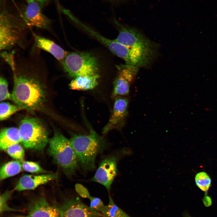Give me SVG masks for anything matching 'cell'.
I'll return each instance as SVG.
<instances>
[{
  "instance_id": "cell-1",
  "label": "cell",
  "mask_w": 217,
  "mask_h": 217,
  "mask_svg": "<svg viewBox=\"0 0 217 217\" xmlns=\"http://www.w3.org/2000/svg\"><path fill=\"white\" fill-rule=\"evenodd\" d=\"M26 70L22 68L17 69L16 65L12 71L14 86L11 99L21 109L32 111L42 105L45 95L39 81Z\"/></svg>"
},
{
  "instance_id": "cell-2",
  "label": "cell",
  "mask_w": 217,
  "mask_h": 217,
  "mask_svg": "<svg viewBox=\"0 0 217 217\" xmlns=\"http://www.w3.org/2000/svg\"><path fill=\"white\" fill-rule=\"evenodd\" d=\"M70 140L77 156L79 166L86 171L95 169L96 156L106 148L103 139L91 130L88 135L74 134Z\"/></svg>"
},
{
  "instance_id": "cell-3",
  "label": "cell",
  "mask_w": 217,
  "mask_h": 217,
  "mask_svg": "<svg viewBox=\"0 0 217 217\" xmlns=\"http://www.w3.org/2000/svg\"><path fill=\"white\" fill-rule=\"evenodd\" d=\"M49 152L56 163L67 176L74 175L79 165L74 150L70 140L59 132L49 140Z\"/></svg>"
},
{
  "instance_id": "cell-4",
  "label": "cell",
  "mask_w": 217,
  "mask_h": 217,
  "mask_svg": "<svg viewBox=\"0 0 217 217\" xmlns=\"http://www.w3.org/2000/svg\"><path fill=\"white\" fill-rule=\"evenodd\" d=\"M115 22L119 27V33L113 40L152 62L157 55V44L137 29Z\"/></svg>"
},
{
  "instance_id": "cell-5",
  "label": "cell",
  "mask_w": 217,
  "mask_h": 217,
  "mask_svg": "<svg viewBox=\"0 0 217 217\" xmlns=\"http://www.w3.org/2000/svg\"><path fill=\"white\" fill-rule=\"evenodd\" d=\"M28 27L20 19L4 10L0 15V50L6 51L21 43Z\"/></svg>"
},
{
  "instance_id": "cell-6",
  "label": "cell",
  "mask_w": 217,
  "mask_h": 217,
  "mask_svg": "<svg viewBox=\"0 0 217 217\" xmlns=\"http://www.w3.org/2000/svg\"><path fill=\"white\" fill-rule=\"evenodd\" d=\"M19 130L21 143L26 149L41 150L48 143L47 131L38 118H24L20 122Z\"/></svg>"
},
{
  "instance_id": "cell-7",
  "label": "cell",
  "mask_w": 217,
  "mask_h": 217,
  "mask_svg": "<svg viewBox=\"0 0 217 217\" xmlns=\"http://www.w3.org/2000/svg\"><path fill=\"white\" fill-rule=\"evenodd\" d=\"M61 63L65 72L71 77L98 74V61L88 52L68 53Z\"/></svg>"
},
{
  "instance_id": "cell-8",
  "label": "cell",
  "mask_w": 217,
  "mask_h": 217,
  "mask_svg": "<svg viewBox=\"0 0 217 217\" xmlns=\"http://www.w3.org/2000/svg\"><path fill=\"white\" fill-rule=\"evenodd\" d=\"M132 153L130 149L125 148L105 157L100 162L92 180L102 185L109 191L117 174L118 162L124 157Z\"/></svg>"
},
{
  "instance_id": "cell-9",
  "label": "cell",
  "mask_w": 217,
  "mask_h": 217,
  "mask_svg": "<svg viewBox=\"0 0 217 217\" xmlns=\"http://www.w3.org/2000/svg\"><path fill=\"white\" fill-rule=\"evenodd\" d=\"M117 68L118 71L114 81L112 94L113 98L129 94L130 85L134 80L139 68L135 66L127 64L118 65Z\"/></svg>"
},
{
  "instance_id": "cell-10",
  "label": "cell",
  "mask_w": 217,
  "mask_h": 217,
  "mask_svg": "<svg viewBox=\"0 0 217 217\" xmlns=\"http://www.w3.org/2000/svg\"><path fill=\"white\" fill-rule=\"evenodd\" d=\"M61 217H101L99 212L83 203L78 197L68 199L59 206Z\"/></svg>"
},
{
  "instance_id": "cell-11",
  "label": "cell",
  "mask_w": 217,
  "mask_h": 217,
  "mask_svg": "<svg viewBox=\"0 0 217 217\" xmlns=\"http://www.w3.org/2000/svg\"><path fill=\"white\" fill-rule=\"evenodd\" d=\"M128 99L125 97L119 96L115 98L112 112L103 129V134L123 126L128 114Z\"/></svg>"
},
{
  "instance_id": "cell-12",
  "label": "cell",
  "mask_w": 217,
  "mask_h": 217,
  "mask_svg": "<svg viewBox=\"0 0 217 217\" xmlns=\"http://www.w3.org/2000/svg\"><path fill=\"white\" fill-rule=\"evenodd\" d=\"M22 18L28 27L39 29H48L50 20L42 12L36 2H28Z\"/></svg>"
},
{
  "instance_id": "cell-13",
  "label": "cell",
  "mask_w": 217,
  "mask_h": 217,
  "mask_svg": "<svg viewBox=\"0 0 217 217\" xmlns=\"http://www.w3.org/2000/svg\"><path fill=\"white\" fill-rule=\"evenodd\" d=\"M27 210V217H61L59 206L50 204L43 197L33 200Z\"/></svg>"
},
{
  "instance_id": "cell-14",
  "label": "cell",
  "mask_w": 217,
  "mask_h": 217,
  "mask_svg": "<svg viewBox=\"0 0 217 217\" xmlns=\"http://www.w3.org/2000/svg\"><path fill=\"white\" fill-rule=\"evenodd\" d=\"M57 177L56 173L39 175H25L20 178L14 190L20 191L34 190L40 185L55 179Z\"/></svg>"
},
{
  "instance_id": "cell-15",
  "label": "cell",
  "mask_w": 217,
  "mask_h": 217,
  "mask_svg": "<svg viewBox=\"0 0 217 217\" xmlns=\"http://www.w3.org/2000/svg\"><path fill=\"white\" fill-rule=\"evenodd\" d=\"M36 46L52 55L58 61L62 63L68 52L53 41L33 34Z\"/></svg>"
},
{
  "instance_id": "cell-16",
  "label": "cell",
  "mask_w": 217,
  "mask_h": 217,
  "mask_svg": "<svg viewBox=\"0 0 217 217\" xmlns=\"http://www.w3.org/2000/svg\"><path fill=\"white\" fill-rule=\"evenodd\" d=\"M21 142L19 128L10 127L2 129L0 133V148L5 150L9 146Z\"/></svg>"
},
{
  "instance_id": "cell-17",
  "label": "cell",
  "mask_w": 217,
  "mask_h": 217,
  "mask_svg": "<svg viewBox=\"0 0 217 217\" xmlns=\"http://www.w3.org/2000/svg\"><path fill=\"white\" fill-rule=\"evenodd\" d=\"M99 77V74L76 77L71 81L69 87L71 89L74 90H91L97 85Z\"/></svg>"
},
{
  "instance_id": "cell-18",
  "label": "cell",
  "mask_w": 217,
  "mask_h": 217,
  "mask_svg": "<svg viewBox=\"0 0 217 217\" xmlns=\"http://www.w3.org/2000/svg\"><path fill=\"white\" fill-rule=\"evenodd\" d=\"M84 27L92 35L96 37L99 41L105 45L112 53L121 58L124 49V46L115 41L113 40L105 38L86 26Z\"/></svg>"
},
{
  "instance_id": "cell-19",
  "label": "cell",
  "mask_w": 217,
  "mask_h": 217,
  "mask_svg": "<svg viewBox=\"0 0 217 217\" xmlns=\"http://www.w3.org/2000/svg\"><path fill=\"white\" fill-rule=\"evenodd\" d=\"M22 168V163L20 161L13 160L4 164L0 169V180H3L18 174Z\"/></svg>"
},
{
  "instance_id": "cell-20",
  "label": "cell",
  "mask_w": 217,
  "mask_h": 217,
  "mask_svg": "<svg viewBox=\"0 0 217 217\" xmlns=\"http://www.w3.org/2000/svg\"><path fill=\"white\" fill-rule=\"evenodd\" d=\"M100 212L106 217H131L115 203L111 196H109L108 204L105 205Z\"/></svg>"
},
{
  "instance_id": "cell-21",
  "label": "cell",
  "mask_w": 217,
  "mask_h": 217,
  "mask_svg": "<svg viewBox=\"0 0 217 217\" xmlns=\"http://www.w3.org/2000/svg\"><path fill=\"white\" fill-rule=\"evenodd\" d=\"M21 108L17 105L8 102H2L0 103V120L3 121L9 118L12 115Z\"/></svg>"
},
{
  "instance_id": "cell-22",
  "label": "cell",
  "mask_w": 217,
  "mask_h": 217,
  "mask_svg": "<svg viewBox=\"0 0 217 217\" xmlns=\"http://www.w3.org/2000/svg\"><path fill=\"white\" fill-rule=\"evenodd\" d=\"M14 190L5 191L0 197V214L6 212L21 211V210L16 209L10 207L8 202Z\"/></svg>"
},
{
  "instance_id": "cell-23",
  "label": "cell",
  "mask_w": 217,
  "mask_h": 217,
  "mask_svg": "<svg viewBox=\"0 0 217 217\" xmlns=\"http://www.w3.org/2000/svg\"><path fill=\"white\" fill-rule=\"evenodd\" d=\"M195 181L197 186L202 191L207 192L211 183V180L206 172H201L197 173L195 177Z\"/></svg>"
},
{
  "instance_id": "cell-24",
  "label": "cell",
  "mask_w": 217,
  "mask_h": 217,
  "mask_svg": "<svg viewBox=\"0 0 217 217\" xmlns=\"http://www.w3.org/2000/svg\"><path fill=\"white\" fill-rule=\"evenodd\" d=\"M11 157L16 160L23 161L24 155V151L19 143L11 145L5 150Z\"/></svg>"
},
{
  "instance_id": "cell-25",
  "label": "cell",
  "mask_w": 217,
  "mask_h": 217,
  "mask_svg": "<svg viewBox=\"0 0 217 217\" xmlns=\"http://www.w3.org/2000/svg\"><path fill=\"white\" fill-rule=\"evenodd\" d=\"M22 168L25 171L31 173L46 172L38 163L31 161H24L22 163Z\"/></svg>"
},
{
  "instance_id": "cell-26",
  "label": "cell",
  "mask_w": 217,
  "mask_h": 217,
  "mask_svg": "<svg viewBox=\"0 0 217 217\" xmlns=\"http://www.w3.org/2000/svg\"><path fill=\"white\" fill-rule=\"evenodd\" d=\"M8 83L7 80L2 77L0 79V101L11 99V94L8 90Z\"/></svg>"
},
{
  "instance_id": "cell-27",
  "label": "cell",
  "mask_w": 217,
  "mask_h": 217,
  "mask_svg": "<svg viewBox=\"0 0 217 217\" xmlns=\"http://www.w3.org/2000/svg\"><path fill=\"white\" fill-rule=\"evenodd\" d=\"M89 199L90 207L95 211L101 212L105 206L102 201L98 197L91 196Z\"/></svg>"
},
{
  "instance_id": "cell-28",
  "label": "cell",
  "mask_w": 217,
  "mask_h": 217,
  "mask_svg": "<svg viewBox=\"0 0 217 217\" xmlns=\"http://www.w3.org/2000/svg\"><path fill=\"white\" fill-rule=\"evenodd\" d=\"M12 52L8 53L6 51H2L1 53V56L8 64L13 71L16 68V64L15 62L14 55Z\"/></svg>"
},
{
  "instance_id": "cell-29",
  "label": "cell",
  "mask_w": 217,
  "mask_h": 217,
  "mask_svg": "<svg viewBox=\"0 0 217 217\" xmlns=\"http://www.w3.org/2000/svg\"><path fill=\"white\" fill-rule=\"evenodd\" d=\"M75 189L77 193L82 198L89 199L91 196L87 189L81 184H75Z\"/></svg>"
},
{
  "instance_id": "cell-30",
  "label": "cell",
  "mask_w": 217,
  "mask_h": 217,
  "mask_svg": "<svg viewBox=\"0 0 217 217\" xmlns=\"http://www.w3.org/2000/svg\"><path fill=\"white\" fill-rule=\"evenodd\" d=\"M203 201L204 205L206 206H209L212 204V200L210 197L207 195L206 193L203 199Z\"/></svg>"
},
{
  "instance_id": "cell-31",
  "label": "cell",
  "mask_w": 217,
  "mask_h": 217,
  "mask_svg": "<svg viewBox=\"0 0 217 217\" xmlns=\"http://www.w3.org/2000/svg\"><path fill=\"white\" fill-rule=\"evenodd\" d=\"M48 0H27L28 2L36 1V2H39L41 4H44L46 3L48 1Z\"/></svg>"
},
{
  "instance_id": "cell-32",
  "label": "cell",
  "mask_w": 217,
  "mask_h": 217,
  "mask_svg": "<svg viewBox=\"0 0 217 217\" xmlns=\"http://www.w3.org/2000/svg\"><path fill=\"white\" fill-rule=\"evenodd\" d=\"M123 0H108L110 2H117Z\"/></svg>"
},
{
  "instance_id": "cell-33",
  "label": "cell",
  "mask_w": 217,
  "mask_h": 217,
  "mask_svg": "<svg viewBox=\"0 0 217 217\" xmlns=\"http://www.w3.org/2000/svg\"><path fill=\"white\" fill-rule=\"evenodd\" d=\"M184 217H192L190 215H188L187 214H185V215Z\"/></svg>"
},
{
  "instance_id": "cell-34",
  "label": "cell",
  "mask_w": 217,
  "mask_h": 217,
  "mask_svg": "<svg viewBox=\"0 0 217 217\" xmlns=\"http://www.w3.org/2000/svg\"><path fill=\"white\" fill-rule=\"evenodd\" d=\"M15 217H27V216H17Z\"/></svg>"
},
{
  "instance_id": "cell-35",
  "label": "cell",
  "mask_w": 217,
  "mask_h": 217,
  "mask_svg": "<svg viewBox=\"0 0 217 217\" xmlns=\"http://www.w3.org/2000/svg\"><path fill=\"white\" fill-rule=\"evenodd\" d=\"M57 0L58 1V0Z\"/></svg>"
},
{
  "instance_id": "cell-36",
  "label": "cell",
  "mask_w": 217,
  "mask_h": 217,
  "mask_svg": "<svg viewBox=\"0 0 217 217\" xmlns=\"http://www.w3.org/2000/svg\"></svg>"
}]
</instances>
